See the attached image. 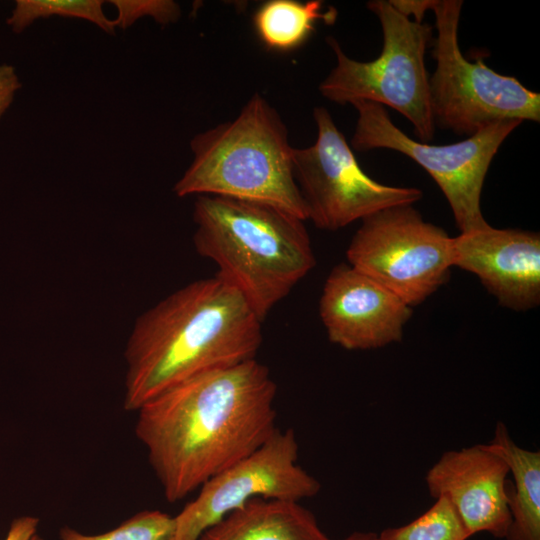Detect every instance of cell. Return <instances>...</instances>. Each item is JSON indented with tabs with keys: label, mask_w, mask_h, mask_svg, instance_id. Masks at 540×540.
<instances>
[{
	"label": "cell",
	"mask_w": 540,
	"mask_h": 540,
	"mask_svg": "<svg viewBox=\"0 0 540 540\" xmlns=\"http://www.w3.org/2000/svg\"><path fill=\"white\" fill-rule=\"evenodd\" d=\"M277 386L255 359L190 377L144 403L135 432L170 502L248 456L277 429Z\"/></svg>",
	"instance_id": "cell-1"
},
{
	"label": "cell",
	"mask_w": 540,
	"mask_h": 540,
	"mask_svg": "<svg viewBox=\"0 0 540 540\" xmlns=\"http://www.w3.org/2000/svg\"><path fill=\"white\" fill-rule=\"evenodd\" d=\"M261 325L243 296L216 274L171 293L132 329L124 408L137 411L190 377L255 359Z\"/></svg>",
	"instance_id": "cell-2"
},
{
	"label": "cell",
	"mask_w": 540,
	"mask_h": 540,
	"mask_svg": "<svg viewBox=\"0 0 540 540\" xmlns=\"http://www.w3.org/2000/svg\"><path fill=\"white\" fill-rule=\"evenodd\" d=\"M199 255L234 287L263 321L315 266L304 220L280 208L223 196L194 202Z\"/></svg>",
	"instance_id": "cell-3"
},
{
	"label": "cell",
	"mask_w": 540,
	"mask_h": 540,
	"mask_svg": "<svg viewBox=\"0 0 540 540\" xmlns=\"http://www.w3.org/2000/svg\"><path fill=\"white\" fill-rule=\"evenodd\" d=\"M179 197L215 195L268 204L308 220L293 173V148L278 112L254 94L236 118L195 135Z\"/></svg>",
	"instance_id": "cell-4"
},
{
	"label": "cell",
	"mask_w": 540,
	"mask_h": 540,
	"mask_svg": "<svg viewBox=\"0 0 540 540\" xmlns=\"http://www.w3.org/2000/svg\"><path fill=\"white\" fill-rule=\"evenodd\" d=\"M367 8L381 25L383 44L379 56L367 62L357 61L344 53L335 38L328 37L336 65L320 83L319 91L339 104L369 101L390 107L409 120L420 141L428 142L436 127L425 65L431 27L410 20L387 0L369 1Z\"/></svg>",
	"instance_id": "cell-5"
},
{
	"label": "cell",
	"mask_w": 540,
	"mask_h": 540,
	"mask_svg": "<svg viewBox=\"0 0 540 540\" xmlns=\"http://www.w3.org/2000/svg\"><path fill=\"white\" fill-rule=\"evenodd\" d=\"M461 0H429L437 30L429 77L430 107L435 126L458 136H472L501 121H540V94L516 78L497 73L482 59L467 60L459 47Z\"/></svg>",
	"instance_id": "cell-6"
},
{
	"label": "cell",
	"mask_w": 540,
	"mask_h": 540,
	"mask_svg": "<svg viewBox=\"0 0 540 540\" xmlns=\"http://www.w3.org/2000/svg\"><path fill=\"white\" fill-rule=\"evenodd\" d=\"M351 105L358 113L351 148L389 149L406 155L436 182L460 233L489 226L481 210L485 177L502 143L522 122L493 123L460 142L433 145L410 138L392 122L387 109L377 103L356 101Z\"/></svg>",
	"instance_id": "cell-7"
},
{
	"label": "cell",
	"mask_w": 540,
	"mask_h": 540,
	"mask_svg": "<svg viewBox=\"0 0 540 540\" xmlns=\"http://www.w3.org/2000/svg\"><path fill=\"white\" fill-rule=\"evenodd\" d=\"M346 257L349 265L413 307L448 281L452 237L425 221L413 205H399L362 219Z\"/></svg>",
	"instance_id": "cell-8"
},
{
	"label": "cell",
	"mask_w": 540,
	"mask_h": 540,
	"mask_svg": "<svg viewBox=\"0 0 540 540\" xmlns=\"http://www.w3.org/2000/svg\"><path fill=\"white\" fill-rule=\"evenodd\" d=\"M317 137L311 146L293 148V173L305 203L308 220L322 230L335 231L380 210L413 205L422 191L394 187L369 177L330 112L315 107Z\"/></svg>",
	"instance_id": "cell-9"
},
{
	"label": "cell",
	"mask_w": 540,
	"mask_h": 540,
	"mask_svg": "<svg viewBox=\"0 0 540 540\" xmlns=\"http://www.w3.org/2000/svg\"><path fill=\"white\" fill-rule=\"evenodd\" d=\"M297 461L294 431L277 428L259 448L200 487L198 496L174 517L175 540H198L254 498L299 502L317 495L321 484Z\"/></svg>",
	"instance_id": "cell-10"
},
{
	"label": "cell",
	"mask_w": 540,
	"mask_h": 540,
	"mask_svg": "<svg viewBox=\"0 0 540 540\" xmlns=\"http://www.w3.org/2000/svg\"><path fill=\"white\" fill-rule=\"evenodd\" d=\"M319 314L330 342L346 350H371L402 340L412 307L348 263H340L324 283Z\"/></svg>",
	"instance_id": "cell-11"
},
{
	"label": "cell",
	"mask_w": 540,
	"mask_h": 540,
	"mask_svg": "<svg viewBox=\"0 0 540 540\" xmlns=\"http://www.w3.org/2000/svg\"><path fill=\"white\" fill-rule=\"evenodd\" d=\"M452 265L475 274L503 307L525 311L540 303V235L483 229L452 237Z\"/></svg>",
	"instance_id": "cell-12"
},
{
	"label": "cell",
	"mask_w": 540,
	"mask_h": 540,
	"mask_svg": "<svg viewBox=\"0 0 540 540\" xmlns=\"http://www.w3.org/2000/svg\"><path fill=\"white\" fill-rule=\"evenodd\" d=\"M508 474L506 462L478 444L444 452L428 470L425 482L432 497L449 500L470 537L488 532L504 538L511 524Z\"/></svg>",
	"instance_id": "cell-13"
},
{
	"label": "cell",
	"mask_w": 540,
	"mask_h": 540,
	"mask_svg": "<svg viewBox=\"0 0 540 540\" xmlns=\"http://www.w3.org/2000/svg\"><path fill=\"white\" fill-rule=\"evenodd\" d=\"M198 540H331L299 502L254 498Z\"/></svg>",
	"instance_id": "cell-14"
},
{
	"label": "cell",
	"mask_w": 540,
	"mask_h": 540,
	"mask_svg": "<svg viewBox=\"0 0 540 540\" xmlns=\"http://www.w3.org/2000/svg\"><path fill=\"white\" fill-rule=\"evenodd\" d=\"M485 446L506 462L513 476V483L506 484L511 524L505 538L540 540V452L518 446L502 422Z\"/></svg>",
	"instance_id": "cell-15"
},
{
	"label": "cell",
	"mask_w": 540,
	"mask_h": 540,
	"mask_svg": "<svg viewBox=\"0 0 540 540\" xmlns=\"http://www.w3.org/2000/svg\"><path fill=\"white\" fill-rule=\"evenodd\" d=\"M336 16L334 9L324 11L323 2L319 0H270L256 10L253 25L268 48L288 51L309 37L317 21L332 24Z\"/></svg>",
	"instance_id": "cell-16"
},
{
	"label": "cell",
	"mask_w": 540,
	"mask_h": 540,
	"mask_svg": "<svg viewBox=\"0 0 540 540\" xmlns=\"http://www.w3.org/2000/svg\"><path fill=\"white\" fill-rule=\"evenodd\" d=\"M103 6L100 0H17L7 24L20 33L40 18L61 16L87 20L114 35V20L105 15Z\"/></svg>",
	"instance_id": "cell-17"
},
{
	"label": "cell",
	"mask_w": 540,
	"mask_h": 540,
	"mask_svg": "<svg viewBox=\"0 0 540 540\" xmlns=\"http://www.w3.org/2000/svg\"><path fill=\"white\" fill-rule=\"evenodd\" d=\"M456 510L445 497H439L425 513L412 522L386 528L377 540H467L469 538Z\"/></svg>",
	"instance_id": "cell-18"
},
{
	"label": "cell",
	"mask_w": 540,
	"mask_h": 540,
	"mask_svg": "<svg viewBox=\"0 0 540 540\" xmlns=\"http://www.w3.org/2000/svg\"><path fill=\"white\" fill-rule=\"evenodd\" d=\"M60 540H175V520L159 510H146L101 534L88 535L63 527Z\"/></svg>",
	"instance_id": "cell-19"
},
{
	"label": "cell",
	"mask_w": 540,
	"mask_h": 540,
	"mask_svg": "<svg viewBox=\"0 0 540 540\" xmlns=\"http://www.w3.org/2000/svg\"><path fill=\"white\" fill-rule=\"evenodd\" d=\"M117 10L116 27L126 29L142 17H151L157 23L167 25L179 20L181 8L171 0H112Z\"/></svg>",
	"instance_id": "cell-20"
},
{
	"label": "cell",
	"mask_w": 540,
	"mask_h": 540,
	"mask_svg": "<svg viewBox=\"0 0 540 540\" xmlns=\"http://www.w3.org/2000/svg\"><path fill=\"white\" fill-rule=\"evenodd\" d=\"M21 82L12 65H0V118L11 105Z\"/></svg>",
	"instance_id": "cell-21"
},
{
	"label": "cell",
	"mask_w": 540,
	"mask_h": 540,
	"mask_svg": "<svg viewBox=\"0 0 540 540\" xmlns=\"http://www.w3.org/2000/svg\"><path fill=\"white\" fill-rule=\"evenodd\" d=\"M39 519L21 516L14 519L4 540H42L38 533Z\"/></svg>",
	"instance_id": "cell-22"
},
{
	"label": "cell",
	"mask_w": 540,
	"mask_h": 540,
	"mask_svg": "<svg viewBox=\"0 0 540 540\" xmlns=\"http://www.w3.org/2000/svg\"><path fill=\"white\" fill-rule=\"evenodd\" d=\"M342 540H377L376 534L372 532H354Z\"/></svg>",
	"instance_id": "cell-23"
}]
</instances>
